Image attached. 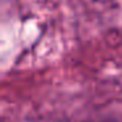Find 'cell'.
Masks as SVG:
<instances>
[{
	"label": "cell",
	"mask_w": 122,
	"mask_h": 122,
	"mask_svg": "<svg viewBox=\"0 0 122 122\" xmlns=\"http://www.w3.org/2000/svg\"><path fill=\"white\" fill-rule=\"evenodd\" d=\"M104 122H106V121H104Z\"/></svg>",
	"instance_id": "6da1fadb"
}]
</instances>
